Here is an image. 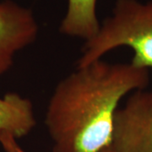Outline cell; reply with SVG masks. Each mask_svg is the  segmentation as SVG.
I'll return each instance as SVG.
<instances>
[{
    "label": "cell",
    "instance_id": "5",
    "mask_svg": "<svg viewBox=\"0 0 152 152\" xmlns=\"http://www.w3.org/2000/svg\"><path fill=\"white\" fill-rule=\"evenodd\" d=\"M37 124L32 102L17 93L0 98V136L8 134L15 140L26 136Z\"/></svg>",
    "mask_w": 152,
    "mask_h": 152
},
{
    "label": "cell",
    "instance_id": "3",
    "mask_svg": "<svg viewBox=\"0 0 152 152\" xmlns=\"http://www.w3.org/2000/svg\"><path fill=\"white\" fill-rule=\"evenodd\" d=\"M110 148L114 152H152V91H134L118 109Z\"/></svg>",
    "mask_w": 152,
    "mask_h": 152
},
{
    "label": "cell",
    "instance_id": "7",
    "mask_svg": "<svg viewBox=\"0 0 152 152\" xmlns=\"http://www.w3.org/2000/svg\"><path fill=\"white\" fill-rule=\"evenodd\" d=\"M101 152H114L110 147L109 148H107V149H105V150H103L102 151H101Z\"/></svg>",
    "mask_w": 152,
    "mask_h": 152
},
{
    "label": "cell",
    "instance_id": "2",
    "mask_svg": "<svg viewBox=\"0 0 152 152\" xmlns=\"http://www.w3.org/2000/svg\"><path fill=\"white\" fill-rule=\"evenodd\" d=\"M121 47L134 51L133 65L152 69V0H117L112 15L104 20L94 37L86 41L77 68L102 59Z\"/></svg>",
    "mask_w": 152,
    "mask_h": 152
},
{
    "label": "cell",
    "instance_id": "4",
    "mask_svg": "<svg viewBox=\"0 0 152 152\" xmlns=\"http://www.w3.org/2000/svg\"><path fill=\"white\" fill-rule=\"evenodd\" d=\"M38 31L31 9L9 0L0 3V75L10 69L18 52L37 40Z\"/></svg>",
    "mask_w": 152,
    "mask_h": 152
},
{
    "label": "cell",
    "instance_id": "1",
    "mask_svg": "<svg viewBox=\"0 0 152 152\" xmlns=\"http://www.w3.org/2000/svg\"><path fill=\"white\" fill-rule=\"evenodd\" d=\"M149 70L102 59L77 68L55 87L45 124L53 152H101L112 143L113 121L125 96L144 90Z\"/></svg>",
    "mask_w": 152,
    "mask_h": 152
},
{
    "label": "cell",
    "instance_id": "6",
    "mask_svg": "<svg viewBox=\"0 0 152 152\" xmlns=\"http://www.w3.org/2000/svg\"><path fill=\"white\" fill-rule=\"evenodd\" d=\"M97 0H68V10L61 22L62 34L88 41L98 32L101 24L96 15Z\"/></svg>",
    "mask_w": 152,
    "mask_h": 152
}]
</instances>
